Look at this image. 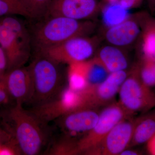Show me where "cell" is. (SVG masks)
<instances>
[{"label":"cell","mask_w":155,"mask_h":155,"mask_svg":"<svg viewBox=\"0 0 155 155\" xmlns=\"http://www.w3.org/2000/svg\"><path fill=\"white\" fill-rule=\"evenodd\" d=\"M48 123L19 104L0 112V124L12 137L21 155H38L50 146L51 131Z\"/></svg>","instance_id":"cell-1"},{"label":"cell","mask_w":155,"mask_h":155,"mask_svg":"<svg viewBox=\"0 0 155 155\" xmlns=\"http://www.w3.org/2000/svg\"><path fill=\"white\" fill-rule=\"evenodd\" d=\"M41 54L34 53L28 66L33 84V95L30 104L34 108L42 107L61 98L67 88L61 65Z\"/></svg>","instance_id":"cell-2"},{"label":"cell","mask_w":155,"mask_h":155,"mask_svg":"<svg viewBox=\"0 0 155 155\" xmlns=\"http://www.w3.org/2000/svg\"><path fill=\"white\" fill-rule=\"evenodd\" d=\"M39 22L30 31L34 52L76 37L87 36L93 32L96 27L91 21L63 17H48Z\"/></svg>","instance_id":"cell-3"},{"label":"cell","mask_w":155,"mask_h":155,"mask_svg":"<svg viewBox=\"0 0 155 155\" xmlns=\"http://www.w3.org/2000/svg\"><path fill=\"white\" fill-rule=\"evenodd\" d=\"M0 46L7 57V72L24 66L32 49L30 31L16 17H0Z\"/></svg>","instance_id":"cell-4"},{"label":"cell","mask_w":155,"mask_h":155,"mask_svg":"<svg viewBox=\"0 0 155 155\" xmlns=\"http://www.w3.org/2000/svg\"><path fill=\"white\" fill-rule=\"evenodd\" d=\"M119 103L132 115L155 107V94L140 76L138 62L134 64L119 92Z\"/></svg>","instance_id":"cell-5"},{"label":"cell","mask_w":155,"mask_h":155,"mask_svg":"<svg viewBox=\"0 0 155 155\" xmlns=\"http://www.w3.org/2000/svg\"><path fill=\"white\" fill-rule=\"evenodd\" d=\"M101 38L78 36L34 53L41 54L59 64H73L91 59L98 48Z\"/></svg>","instance_id":"cell-6"},{"label":"cell","mask_w":155,"mask_h":155,"mask_svg":"<svg viewBox=\"0 0 155 155\" xmlns=\"http://www.w3.org/2000/svg\"><path fill=\"white\" fill-rule=\"evenodd\" d=\"M133 116L127 112L119 102L114 101L104 107L100 111L98 120L94 127L77 141L78 154H89L117 123Z\"/></svg>","instance_id":"cell-7"},{"label":"cell","mask_w":155,"mask_h":155,"mask_svg":"<svg viewBox=\"0 0 155 155\" xmlns=\"http://www.w3.org/2000/svg\"><path fill=\"white\" fill-rule=\"evenodd\" d=\"M100 113L98 108L84 106L61 114L55 119L56 125L64 137L78 141L94 127Z\"/></svg>","instance_id":"cell-8"},{"label":"cell","mask_w":155,"mask_h":155,"mask_svg":"<svg viewBox=\"0 0 155 155\" xmlns=\"http://www.w3.org/2000/svg\"><path fill=\"white\" fill-rule=\"evenodd\" d=\"M150 17L145 12L136 13L119 25L103 31L102 37L108 44L125 49L138 41Z\"/></svg>","instance_id":"cell-9"},{"label":"cell","mask_w":155,"mask_h":155,"mask_svg":"<svg viewBox=\"0 0 155 155\" xmlns=\"http://www.w3.org/2000/svg\"><path fill=\"white\" fill-rule=\"evenodd\" d=\"M136 119L133 116H130L120 121L89 155H120L129 147L133 136Z\"/></svg>","instance_id":"cell-10"},{"label":"cell","mask_w":155,"mask_h":155,"mask_svg":"<svg viewBox=\"0 0 155 155\" xmlns=\"http://www.w3.org/2000/svg\"><path fill=\"white\" fill-rule=\"evenodd\" d=\"M128 73L129 70L112 72L105 80L97 86L87 87L79 91L87 105L99 109L113 102Z\"/></svg>","instance_id":"cell-11"},{"label":"cell","mask_w":155,"mask_h":155,"mask_svg":"<svg viewBox=\"0 0 155 155\" xmlns=\"http://www.w3.org/2000/svg\"><path fill=\"white\" fill-rule=\"evenodd\" d=\"M6 87L11 101L23 105L30 103L33 95L32 77L28 67L15 68L5 75Z\"/></svg>","instance_id":"cell-12"},{"label":"cell","mask_w":155,"mask_h":155,"mask_svg":"<svg viewBox=\"0 0 155 155\" xmlns=\"http://www.w3.org/2000/svg\"><path fill=\"white\" fill-rule=\"evenodd\" d=\"M98 10L96 0H52L46 18L63 17L84 20L93 17Z\"/></svg>","instance_id":"cell-13"},{"label":"cell","mask_w":155,"mask_h":155,"mask_svg":"<svg viewBox=\"0 0 155 155\" xmlns=\"http://www.w3.org/2000/svg\"><path fill=\"white\" fill-rule=\"evenodd\" d=\"M95 57L110 73L127 70L130 60L125 49L109 45L98 48Z\"/></svg>","instance_id":"cell-14"},{"label":"cell","mask_w":155,"mask_h":155,"mask_svg":"<svg viewBox=\"0 0 155 155\" xmlns=\"http://www.w3.org/2000/svg\"><path fill=\"white\" fill-rule=\"evenodd\" d=\"M155 134V110L136 118L132 139L128 148L146 143Z\"/></svg>","instance_id":"cell-15"},{"label":"cell","mask_w":155,"mask_h":155,"mask_svg":"<svg viewBox=\"0 0 155 155\" xmlns=\"http://www.w3.org/2000/svg\"><path fill=\"white\" fill-rule=\"evenodd\" d=\"M87 87H93L102 82L110 73L97 58L85 62Z\"/></svg>","instance_id":"cell-16"},{"label":"cell","mask_w":155,"mask_h":155,"mask_svg":"<svg viewBox=\"0 0 155 155\" xmlns=\"http://www.w3.org/2000/svg\"><path fill=\"white\" fill-rule=\"evenodd\" d=\"M128 9L119 3L109 4L103 9L102 20L105 28L119 25L130 17Z\"/></svg>","instance_id":"cell-17"},{"label":"cell","mask_w":155,"mask_h":155,"mask_svg":"<svg viewBox=\"0 0 155 155\" xmlns=\"http://www.w3.org/2000/svg\"><path fill=\"white\" fill-rule=\"evenodd\" d=\"M85 62L69 64L67 74L68 86L76 91H81L87 87Z\"/></svg>","instance_id":"cell-18"},{"label":"cell","mask_w":155,"mask_h":155,"mask_svg":"<svg viewBox=\"0 0 155 155\" xmlns=\"http://www.w3.org/2000/svg\"><path fill=\"white\" fill-rule=\"evenodd\" d=\"M142 56L153 57L155 54V19L149 18L139 40Z\"/></svg>","instance_id":"cell-19"},{"label":"cell","mask_w":155,"mask_h":155,"mask_svg":"<svg viewBox=\"0 0 155 155\" xmlns=\"http://www.w3.org/2000/svg\"><path fill=\"white\" fill-rule=\"evenodd\" d=\"M30 19L40 20L46 18L52 0H21Z\"/></svg>","instance_id":"cell-20"},{"label":"cell","mask_w":155,"mask_h":155,"mask_svg":"<svg viewBox=\"0 0 155 155\" xmlns=\"http://www.w3.org/2000/svg\"><path fill=\"white\" fill-rule=\"evenodd\" d=\"M140 76L145 85L155 86V60L153 57L142 56L138 62Z\"/></svg>","instance_id":"cell-21"},{"label":"cell","mask_w":155,"mask_h":155,"mask_svg":"<svg viewBox=\"0 0 155 155\" xmlns=\"http://www.w3.org/2000/svg\"><path fill=\"white\" fill-rule=\"evenodd\" d=\"M15 15L30 18L21 0H0V17Z\"/></svg>","instance_id":"cell-22"},{"label":"cell","mask_w":155,"mask_h":155,"mask_svg":"<svg viewBox=\"0 0 155 155\" xmlns=\"http://www.w3.org/2000/svg\"><path fill=\"white\" fill-rule=\"evenodd\" d=\"M5 75L0 78V105L7 104L11 101L6 87Z\"/></svg>","instance_id":"cell-23"},{"label":"cell","mask_w":155,"mask_h":155,"mask_svg":"<svg viewBox=\"0 0 155 155\" xmlns=\"http://www.w3.org/2000/svg\"><path fill=\"white\" fill-rule=\"evenodd\" d=\"M8 69V61L5 53L0 46V78L6 74Z\"/></svg>","instance_id":"cell-24"},{"label":"cell","mask_w":155,"mask_h":155,"mask_svg":"<svg viewBox=\"0 0 155 155\" xmlns=\"http://www.w3.org/2000/svg\"><path fill=\"white\" fill-rule=\"evenodd\" d=\"M143 0H120L119 3L125 8L128 9L137 8L141 5Z\"/></svg>","instance_id":"cell-25"},{"label":"cell","mask_w":155,"mask_h":155,"mask_svg":"<svg viewBox=\"0 0 155 155\" xmlns=\"http://www.w3.org/2000/svg\"><path fill=\"white\" fill-rule=\"evenodd\" d=\"M13 140L11 135L8 133L0 124V145Z\"/></svg>","instance_id":"cell-26"},{"label":"cell","mask_w":155,"mask_h":155,"mask_svg":"<svg viewBox=\"0 0 155 155\" xmlns=\"http://www.w3.org/2000/svg\"><path fill=\"white\" fill-rule=\"evenodd\" d=\"M146 143L147 150L148 153L155 155V134Z\"/></svg>","instance_id":"cell-27"},{"label":"cell","mask_w":155,"mask_h":155,"mask_svg":"<svg viewBox=\"0 0 155 155\" xmlns=\"http://www.w3.org/2000/svg\"><path fill=\"white\" fill-rule=\"evenodd\" d=\"M142 153L139 151L132 149L131 148L126 149L120 153V155H141Z\"/></svg>","instance_id":"cell-28"},{"label":"cell","mask_w":155,"mask_h":155,"mask_svg":"<svg viewBox=\"0 0 155 155\" xmlns=\"http://www.w3.org/2000/svg\"><path fill=\"white\" fill-rule=\"evenodd\" d=\"M148 2L152 10L154 9L155 8V0H148Z\"/></svg>","instance_id":"cell-29"},{"label":"cell","mask_w":155,"mask_h":155,"mask_svg":"<svg viewBox=\"0 0 155 155\" xmlns=\"http://www.w3.org/2000/svg\"><path fill=\"white\" fill-rule=\"evenodd\" d=\"M109 4H114V3H119L120 0H105Z\"/></svg>","instance_id":"cell-30"},{"label":"cell","mask_w":155,"mask_h":155,"mask_svg":"<svg viewBox=\"0 0 155 155\" xmlns=\"http://www.w3.org/2000/svg\"><path fill=\"white\" fill-rule=\"evenodd\" d=\"M153 57L154 58V59H155V54L154 55V56H153Z\"/></svg>","instance_id":"cell-31"}]
</instances>
